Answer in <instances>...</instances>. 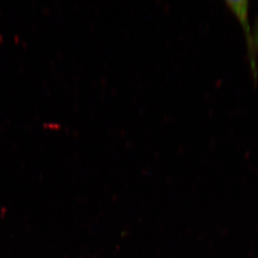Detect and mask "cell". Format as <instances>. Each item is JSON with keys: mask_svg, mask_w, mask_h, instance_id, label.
<instances>
[]
</instances>
